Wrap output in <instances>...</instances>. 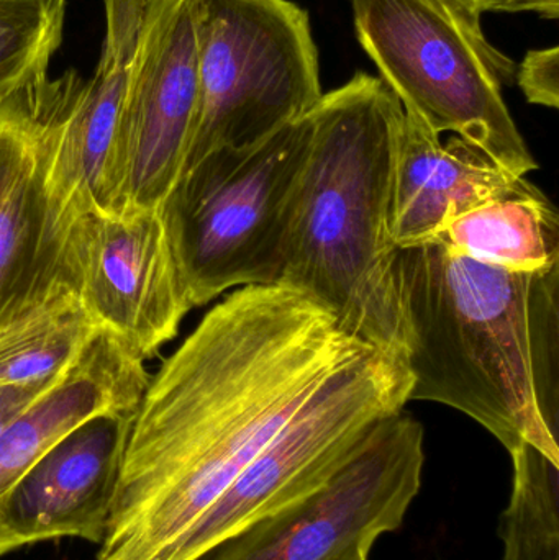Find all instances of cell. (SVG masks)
<instances>
[{
  "label": "cell",
  "instance_id": "obj_18",
  "mask_svg": "<svg viewBox=\"0 0 559 560\" xmlns=\"http://www.w3.org/2000/svg\"><path fill=\"white\" fill-rule=\"evenodd\" d=\"M511 457V497L499 518L502 560H559V464L532 444Z\"/></svg>",
  "mask_w": 559,
  "mask_h": 560
},
{
  "label": "cell",
  "instance_id": "obj_21",
  "mask_svg": "<svg viewBox=\"0 0 559 560\" xmlns=\"http://www.w3.org/2000/svg\"><path fill=\"white\" fill-rule=\"evenodd\" d=\"M59 378L49 384L39 385V387H0V436L30 405L35 404Z\"/></svg>",
  "mask_w": 559,
  "mask_h": 560
},
{
  "label": "cell",
  "instance_id": "obj_6",
  "mask_svg": "<svg viewBox=\"0 0 559 560\" xmlns=\"http://www.w3.org/2000/svg\"><path fill=\"white\" fill-rule=\"evenodd\" d=\"M194 3L199 98L186 170L212 151L271 137L324 95L304 9L289 0Z\"/></svg>",
  "mask_w": 559,
  "mask_h": 560
},
{
  "label": "cell",
  "instance_id": "obj_16",
  "mask_svg": "<svg viewBox=\"0 0 559 560\" xmlns=\"http://www.w3.org/2000/svg\"><path fill=\"white\" fill-rule=\"evenodd\" d=\"M435 238L514 271L559 266L558 212L538 187L475 207L446 222Z\"/></svg>",
  "mask_w": 559,
  "mask_h": 560
},
{
  "label": "cell",
  "instance_id": "obj_22",
  "mask_svg": "<svg viewBox=\"0 0 559 560\" xmlns=\"http://www.w3.org/2000/svg\"><path fill=\"white\" fill-rule=\"evenodd\" d=\"M473 12H534L544 19L557 20L559 0H458Z\"/></svg>",
  "mask_w": 559,
  "mask_h": 560
},
{
  "label": "cell",
  "instance_id": "obj_13",
  "mask_svg": "<svg viewBox=\"0 0 559 560\" xmlns=\"http://www.w3.org/2000/svg\"><path fill=\"white\" fill-rule=\"evenodd\" d=\"M102 2L101 58L62 120L49 161V199L65 236L84 213H117L118 128L148 0Z\"/></svg>",
  "mask_w": 559,
  "mask_h": 560
},
{
  "label": "cell",
  "instance_id": "obj_20",
  "mask_svg": "<svg viewBox=\"0 0 559 560\" xmlns=\"http://www.w3.org/2000/svg\"><path fill=\"white\" fill-rule=\"evenodd\" d=\"M519 88L531 104L559 107V48L532 49L515 69Z\"/></svg>",
  "mask_w": 559,
  "mask_h": 560
},
{
  "label": "cell",
  "instance_id": "obj_3",
  "mask_svg": "<svg viewBox=\"0 0 559 560\" xmlns=\"http://www.w3.org/2000/svg\"><path fill=\"white\" fill-rule=\"evenodd\" d=\"M308 118L279 283L314 296L348 335L403 361L391 230L403 104L383 79L360 71L322 95Z\"/></svg>",
  "mask_w": 559,
  "mask_h": 560
},
{
  "label": "cell",
  "instance_id": "obj_5",
  "mask_svg": "<svg viewBox=\"0 0 559 560\" xmlns=\"http://www.w3.org/2000/svg\"><path fill=\"white\" fill-rule=\"evenodd\" d=\"M311 135L307 114L184 171L161 210L193 308L240 287L281 282Z\"/></svg>",
  "mask_w": 559,
  "mask_h": 560
},
{
  "label": "cell",
  "instance_id": "obj_14",
  "mask_svg": "<svg viewBox=\"0 0 559 560\" xmlns=\"http://www.w3.org/2000/svg\"><path fill=\"white\" fill-rule=\"evenodd\" d=\"M150 377L143 359L98 326L62 377L0 436V510L33 464L72 430L101 415L135 413Z\"/></svg>",
  "mask_w": 559,
  "mask_h": 560
},
{
  "label": "cell",
  "instance_id": "obj_19",
  "mask_svg": "<svg viewBox=\"0 0 559 560\" xmlns=\"http://www.w3.org/2000/svg\"><path fill=\"white\" fill-rule=\"evenodd\" d=\"M68 0H0V97L48 74Z\"/></svg>",
  "mask_w": 559,
  "mask_h": 560
},
{
  "label": "cell",
  "instance_id": "obj_4",
  "mask_svg": "<svg viewBox=\"0 0 559 560\" xmlns=\"http://www.w3.org/2000/svg\"><path fill=\"white\" fill-rule=\"evenodd\" d=\"M358 42L404 110L453 133L519 177L538 170L502 89L515 62L458 0H351Z\"/></svg>",
  "mask_w": 559,
  "mask_h": 560
},
{
  "label": "cell",
  "instance_id": "obj_10",
  "mask_svg": "<svg viewBox=\"0 0 559 560\" xmlns=\"http://www.w3.org/2000/svg\"><path fill=\"white\" fill-rule=\"evenodd\" d=\"M199 98L196 3L148 0L117 144V213L158 209L186 170Z\"/></svg>",
  "mask_w": 559,
  "mask_h": 560
},
{
  "label": "cell",
  "instance_id": "obj_11",
  "mask_svg": "<svg viewBox=\"0 0 559 560\" xmlns=\"http://www.w3.org/2000/svg\"><path fill=\"white\" fill-rule=\"evenodd\" d=\"M65 271L97 325L154 358L193 310L163 210L88 212L69 226Z\"/></svg>",
  "mask_w": 559,
  "mask_h": 560
},
{
  "label": "cell",
  "instance_id": "obj_2",
  "mask_svg": "<svg viewBox=\"0 0 559 560\" xmlns=\"http://www.w3.org/2000/svg\"><path fill=\"white\" fill-rule=\"evenodd\" d=\"M396 280L409 401L559 464V266L514 271L432 238L399 248Z\"/></svg>",
  "mask_w": 559,
  "mask_h": 560
},
{
  "label": "cell",
  "instance_id": "obj_7",
  "mask_svg": "<svg viewBox=\"0 0 559 560\" xmlns=\"http://www.w3.org/2000/svg\"><path fill=\"white\" fill-rule=\"evenodd\" d=\"M410 387L406 364L380 349L331 375L210 509L179 560H196L259 520L317 492L381 421L406 408Z\"/></svg>",
  "mask_w": 559,
  "mask_h": 560
},
{
  "label": "cell",
  "instance_id": "obj_15",
  "mask_svg": "<svg viewBox=\"0 0 559 560\" xmlns=\"http://www.w3.org/2000/svg\"><path fill=\"white\" fill-rule=\"evenodd\" d=\"M535 189L527 177L509 173L463 138L443 143L440 135L404 110L391 220L397 248L435 238L446 222L475 207Z\"/></svg>",
  "mask_w": 559,
  "mask_h": 560
},
{
  "label": "cell",
  "instance_id": "obj_1",
  "mask_svg": "<svg viewBox=\"0 0 559 560\" xmlns=\"http://www.w3.org/2000/svg\"><path fill=\"white\" fill-rule=\"evenodd\" d=\"M373 349L284 283L225 293L148 382L94 560H179L301 405Z\"/></svg>",
  "mask_w": 559,
  "mask_h": 560
},
{
  "label": "cell",
  "instance_id": "obj_8",
  "mask_svg": "<svg viewBox=\"0 0 559 560\" xmlns=\"http://www.w3.org/2000/svg\"><path fill=\"white\" fill-rule=\"evenodd\" d=\"M422 423L399 411L307 499L236 533L196 560H370L422 489Z\"/></svg>",
  "mask_w": 559,
  "mask_h": 560
},
{
  "label": "cell",
  "instance_id": "obj_17",
  "mask_svg": "<svg viewBox=\"0 0 559 560\" xmlns=\"http://www.w3.org/2000/svg\"><path fill=\"white\" fill-rule=\"evenodd\" d=\"M74 287L0 331V387H39L65 374L98 329Z\"/></svg>",
  "mask_w": 559,
  "mask_h": 560
},
{
  "label": "cell",
  "instance_id": "obj_12",
  "mask_svg": "<svg viewBox=\"0 0 559 560\" xmlns=\"http://www.w3.org/2000/svg\"><path fill=\"white\" fill-rule=\"evenodd\" d=\"M133 417L91 418L33 464L0 510L3 555L58 539L104 541Z\"/></svg>",
  "mask_w": 559,
  "mask_h": 560
},
{
  "label": "cell",
  "instance_id": "obj_9",
  "mask_svg": "<svg viewBox=\"0 0 559 560\" xmlns=\"http://www.w3.org/2000/svg\"><path fill=\"white\" fill-rule=\"evenodd\" d=\"M82 84L71 69L0 97V331L71 285L48 174L59 127Z\"/></svg>",
  "mask_w": 559,
  "mask_h": 560
}]
</instances>
